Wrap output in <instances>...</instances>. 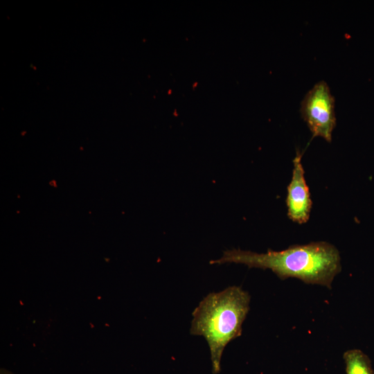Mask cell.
Returning a JSON list of instances; mask_svg holds the SVG:
<instances>
[{"mask_svg": "<svg viewBox=\"0 0 374 374\" xmlns=\"http://www.w3.org/2000/svg\"><path fill=\"white\" fill-rule=\"evenodd\" d=\"M224 263L270 269L280 279L296 278L328 288L341 269L338 249L326 242L294 244L281 251L268 249L261 253L233 249L224 251L220 258L210 261L211 265Z\"/></svg>", "mask_w": 374, "mask_h": 374, "instance_id": "6da1fadb", "label": "cell"}, {"mask_svg": "<svg viewBox=\"0 0 374 374\" xmlns=\"http://www.w3.org/2000/svg\"><path fill=\"white\" fill-rule=\"evenodd\" d=\"M346 374H374L369 357L359 349H350L343 355Z\"/></svg>", "mask_w": 374, "mask_h": 374, "instance_id": "5b68a950", "label": "cell"}, {"mask_svg": "<svg viewBox=\"0 0 374 374\" xmlns=\"http://www.w3.org/2000/svg\"><path fill=\"white\" fill-rule=\"evenodd\" d=\"M301 158L302 154L300 150L297 149L292 161V178L287 187L285 199L287 217L299 224H303L309 220L312 206Z\"/></svg>", "mask_w": 374, "mask_h": 374, "instance_id": "277c9868", "label": "cell"}, {"mask_svg": "<svg viewBox=\"0 0 374 374\" xmlns=\"http://www.w3.org/2000/svg\"><path fill=\"white\" fill-rule=\"evenodd\" d=\"M249 303L247 292L232 286L208 294L193 312L190 333L206 340L213 374L221 371V359L226 345L242 335Z\"/></svg>", "mask_w": 374, "mask_h": 374, "instance_id": "7a4b0ae2", "label": "cell"}, {"mask_svg": "<svg viewBox=\"0 0 374 374\" xmlns=\"http://www.w3.org/2000/svg\"><path fill=\"white\" fill-rule=\"evenodd\" d=\"M335 99L324 80L317 82L305 95L300 113L312 137L319 136L331 142L336 126Z\"/></svg>", "mask_w": 374, "mask_h": 374, "instance_id": "3957f363", "label": "cell"}, {"mask_svg": "<svg viewBox=\"0 0 374 374\" xmlns=\"http://www.w3.org/2000/svg\"><path fill=\"white\" fill-rule=\"evenodd\" d=\"M0 374H13V373L5 368H1Z\"/></svg>", "mask_w": 374, "mask_h": 374, "instance_id": "8992f818", "label": "cell"}]
</instances>
